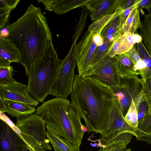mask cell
<instances>
[{"label":"cell","mask_w":151,"mask_h":151,"mask_svg":"<svg viewBox=\"0 0 151 151\" xmlns=\"http://www.w3.org/2000/svg\"><path fill=\"white\" fill-rule=\"evenodd\" d=\"M5 27L7 37L19 51L20 63L28 76L52 43L46 18L40 8L31 4L22 16Z\"/></svg>","instance_id":"obj_1"},{"label":"cell","mask_w":151,"mask_h":151,"mask_svg":"<svg viewBox=\"0 0 151 151\" xmlns=\"http://www.w3.org/2000/svg\"><path fill=\"white\" fill-rule=\"evenodd\" d=\"M70 95V105L83 119L88 131L100 133L114 98L109 87L94 78L78 74Z\"/></svg>","instance_id":"obj_2"},{"label":"cell","mask_w":151,"mask_h":151,"mask_svg":"<svg viewBox=\"0 0 151 151\" xmlns=\"http://www.w3.org/2000/svg\"><path fill=\"white\" fill-rule=\"evenodd\" d=\"M70 104L67 99L56 97L38 107L36 114L60 137L79 147L88 130L82 124V118Z\"/></svg>","instance_id":"obj_3"},{"label":"cell","mask_w":151,"mask_h":151,"mask_svg":"<svg viewBox=\"0 0 151 151\" xmlns=\"http://www.w3.org/2000/svg\"><path fill=\"white\" fill-rule=\"evenodd\" d=\"M61 60L58 58L52 43L45 55L28 76V92L39 103H43L47 96L49 95Z\"/></svg>","instance_id":"obj_4"},{"label":"cell","mask_w":151,"mask_h":151,"mask_svg":"<svg viewBox=\"0 0 151 151\" xmlns=\"http://www.w3.org/2000/svg\"><path fill=\"white\" fill-rule=\"evenodd\" d=\"M15 125L21 137L34 151L52 149L46 135V124L36 113L17 120Z\"/></svg>","instance_id":"obj_5"},{"label":"cell","mask_w":151,"mask_h":151,"mask_svg":"<svg viewBox=\"0 0 151 151\" xmlns=\"http://www.w3.org/2000/svg\"><path fill=\"white\" fill-rule=\"evenodd\" d=\"M76 43L72 44L67 55L61 60L57 76L50 88L49 95L56 97L67 99L71 94L76 77Z\"/></svg>","instance_id":"obj_6"},{"label":"cell","mask_w":151,"mask_h":151,"mask_svg":"<svg viewBox=\"0 0 151 151\" xmlns=\"http://www.w3.org/2000/svg\"><path fill=\"white\" fill-rule=\"evenodd\" d=\"M109 88L124 117L132 99L142 91V83L135 75L121 77L119 85Z\"/></svg>","instance_id":"obj_7"},{"label":"cell","mask_w":151,"mask_h":151,"mask_svg":"<svg viewBox=\"0 0 151 151\" xmlns=\"http://www.w3.org/2000/svg\"><path fill=\"white\" fill-rule=\"evenodd\" d=\"M82 76L94 78L109 87L119 85L121 78L113 58L108 55L99 60Z\"/></svg>","instance_id":"obj_8"},{"label":"cell","mask_w":151,"mask_h":151,"mask_svg":"<svg viewBox=\"0 0 151 151\" xmlns=\"http://www.w3.org/2000/svg\"><path fill=\"white\" fill-rule=\"evenodd\" d=\"M94 33L87 30L76 45L75 58L80 76L89 68L97 47L93 39Z\"/></svg>","instance_id":"obj_9"},{"label":"cell","mask_w":151,"mask_h":151,"mask_svg":"<svg viewBox=\"0 0 151 151\" xmlns=\"http://www.w3.org/2000/svg\"><path fill=\"white\" fill-rule=\"evenodd\" d=\"M0 98L23 103L35 107L39 102L29 93L27 86L14 80L5 85H0Z\"/></svg>","instance_id":"obj_10"},{"label":"cell","mask_w":151,"mask_h":151,"mask_svg":"<svg viewBox=\"0 0 151 151\" xmlns=\"http://www.w3.org/2000/svg\"><path fill=\"white\" fill-rule=\"evenodd\" d=\"M28 145L6 122L0 120V151H24Z\"/></svg>","instance_id":"obj_11"},{"label":"cell","mask_w":151,"mask_h":151,"mask_svg":"<svg viewBox=\"0 0 151 151\" xmlns=\"http://www.w3.org/2000/svg\"><path fill=\"white\" fill-rule=\"evenodd\" d=\"M119 0H90L85 5L94 22L114 13L119 8Z\"/></svg>","instance_id":"obj_12"},{"label":"cell","mask_w":151,"mask_h":151,"mask_svg":"<svg viewBox=\"0 0 151 151\" xmlns=\"http://www.w3.org/2000/svg\"><path fill=\"white\" fill-rule=\"evenodd\" d=\"M104 127L109 129H119L123 132H130L136 136L135 132L137 128L132 127L126 122L114 97L107 120Z\"/></svg>","instance_id":"obj_13"},{"label":"cell","mask_w":151,"mask_h":151,"mask_svg":"<svg viewBox=\"0 0 151 151\" xmlns=\"http://www.w3.org/2000/svg\"><path fill=\"white\" fill-rule=\"evenodd\" d=\"M90 0H40L45 9L54 12L58 15L64 14L75 8L85 6Z\"/></svg>","instance_id":"obj_14"},{"label":"cell","mask_w":151,"mask_h":151,"mask_svg":"<svg viewBox=\"0 0 151 151\" xmlns=\"http://www.w3.org/2000/svg\"><path fill=\"white\" fill-rule=\"evenodd\" d=\"M18 49L8 37H0V67H7L11 63H20Z\"/></svg>","instance_id":"obj_15"},{"label":"cell","mask_w":151,"mask_h":151,"mask_svg":"<svg viewBox=\"0 0 151 151\" xmlns=\"http://www.w3.org/2000/svg\"><path fill=\"white\" fill-rule=\"evenodd\" d=\"M6 106L5 112L17 120L34 114L36 111L35 106L8 99L3 100Z\"/></svg>","instance_id":"obj_16"},{"label":"cell","mask_w":151,"mask_h":151,"mask_svg":"<svg viewBox=\"0 0 151 151\" xmlns=\"http://www.w3.org/2000/svg\"><path fill=\"white\" fill-rule=\"evenodd\" d=\"M133 34L127 32L120 35L114 42L108 55L113 58L129 51L135 44L133 38Z\"/></svg>","instance_id":"obj_17"},{"label":"cell","mask_w":151,"mask_h":151,"mask_svg":"<svg viewBox=\"0 0 151 151\" xmlns=\"http://www.w3.org/2000/svg\"><path fill=\"white\" fill-rule=\"evenodd\" d=\"M46 135L55 151H80L79 147L69 143L47 125Z\"/></svg>","instance_id":"obj_18"},{"label":"cell","mask_w":151,"mask_h":151,"mask_svg":"<svg viewBox=\"0 0 151 151\" xmlns=\"http://www.w3.org/2000/svg\"><path fill=\"white\" fill-rule=\"evenodd\" d=\"M113 58L121 77L137 75L133 64L125 53L117 55Z\"/></svg>","instance_id":"obj_19"},{"label":"cell","mask_w":151,"mask_h":151,"mask_svg":"<svg viewBox=\"0 0 151 151\" xmlns=\"http://www.w3.org/2000/svg\"><path fill=\"white\" fill-rule=\"evenodd\" d=\"M142 14L144 17L141 21L139 34L144 47L151 58V12Z\"/></svg>","instance_id":"obj_20"},{"label":"cell","mask_w":151,"mask_h":151,"mask_svg":"<svg viewBox=\"0 0 151 151\" xmlns=\"http://www.w3.org/2000/svg\"><path fill=\"white\" fill-rule=\"evenodd\" d=\"M121 34L119 16L108 23L100 33L104 41L111 42H114Z\"/></svg>","instance_id":"obj_21"},{"label":"cell","mask_w":151,"mask_h":151,"mask_svg":"<svg viewBox=\"0 0 151 151\" xmlns=\"http://www.w3.org/2000/svg\"><path fill=\"white\" fill-rule=\"evenodd\" d=\"M138 3L134 8L127 19L122 30V34L127 32L134 34L138 29L140 28L141 21L139 16L140 12L137 10Z\"/></svg>","instance_id":"obj_22"},{"label":"cell","mask_w":151,"mask_h":151,"mask_svg":"<svg viewBox=\"0 0 151 151\" xmlns=\"http://www.w3.org/2000/svg\"><path fill=\"white\" fill-rule=\"evenodd\" d=\"M123 11L119 8L113 14L106 16L93 22L89 25L87 30L100 34L104 27L111 21L119 16Z\"/></svg>","instance_id":"obj_23"},{"label":"cell","mask_w":151,"mask_h":151,"mask_svg":"<svg viewBox=\"0 0 151 151\" xmlns=\"http://www.w3.org/2000/svg\"><path fill=\"white\" fill-rule=\"evenodd\" d=\"M81 7L80 18L76 26V32L73 36L72 43H76L77 41L83 33L86 27L87 19L90 12L85 6Z\"/></svg>","instance_id":"obj_24"},{"label":"cell","mask_w":151,"mask_h":151,"mask_svg":"<svg viewBox=\"0 0 151 151\" xmlns=\"http://www.w3.org/2000/svg\"><path fill=\"white\" fill-rule=\"evenodd\" d=\"M114 42L105 41L102 45L97 47L90 65L86 71L90 69L100 59L108 55Z\"/></svg>","instance_id":"obj_25"},{"label":"cell","mask_w":151,"mask_h":151,"mask_svg":"<svg viewBox=\"0 0 151 151\" xmlns=\"http://www.w3.org/2000/svg\"><path fill=\"white\" fill-rule=\"evenodd\" d=\"M132 100L138 111V122L141 121L149 111V107L142 90Z\"/></svg>","instance_id":"obj_26"},{"label":"cell","mask_w":151,"mask_h":151,"mask_svg":"<svg viewBox=\"0 0 151 151\" xmlns=\"http://www.w3.org/2000/svg\"><path fill=\"white\" fill-rule=\"evenodd\" d=\"M137 44V49L145 65L144 75L143 78L141 79V81H143L151 73V58L145 48L142 42Z\"/></svg>","instance_id":"obj_27"},{"label":"cell","mask_w":151,"mask_h":151,"mask_svg":"<svg viewBox=\"0 0 151 151\" xmlns=\"http://www.w3.org/2000/svg\"><path fill=\"white\" fill-rule=\"evenodd\" d=\"M124 117L126 122L130 126L135 128H137L138 111L135 104L133 100Z\"/></svg>","instance_id":"obj_28"},{"label":"cell","mask_w":151,"mask_h":151,"mask_svg":"<svg viewBox=\"0 0 151 151\" xmlns=\"http://www.w3.org/2000/svg\"><path fill=\"white\" fill-rule=\"evenodd\" d=\"M13 68L11 66L0 67V85H5L13 81Z\"/></svg>","instance_id":"obj_29"},{"label":"cell","mask_w":151,"mask_h":151,"mask_svg":"<svg viewBox=\"0 0 151 151\" xmlns=\"http://www.w3.org/2000/svg\"><path fill=\"white\" fill-rule=\"evenodd\" d=\"M142 82V90L149 107V111L147 114L151 112V73L144 81Z\"/></svg>","instance_id":"obj_30"},{"label":"cell","mask_w":151,"mask_h":151,"mask_svg":"<svg viewBox=\"0 0 151 151\" xmlns=\"http://www.w3.org/2000/svg\"><path fill=\"white\" fill-rule=\"evenodd\" d=\"M137 128L147 133L151 134V112L146 114L138 122Z\"/></svg>","instance_id":"obj_31"},{"label":"cell","mask_w":151,"mask_h":151,"mask_svg":"<svg viewBox=\"0 0 151 151\" xmlns=\"http://www.w3.org/2000/svg\"><path fill=\"white\" fill-rule=\"evenodd\" d=\"M127 145L123 142L115 143L100 147L97 151H124L127 149Z\"/></svg>","instance_id":"obj_32"},{"label":"cell","mask_w":151,"mask_h":151,"mask_svg":"<svg viewBox=\"0 0 151 151\" xmlns=\"http://www.w3.org/2000/svg\"><path fill=\"white\" fill-rule=\"evenodd\" d=\"M11 10L8 8L0 7V29L5 27Z\"/></svg>","instance_id":"obj_33"},{"label":"cell","mask_w":151,"mask_h":151,"mask_svg":"<svg viewBox=\"0 0 151 151\" xmlns=\"http://www.w3.org/2000/svg\"><path fill=\"white\" fill-rule=\"evenodd\" d=\"M138 2L133 6L126 9L123 10L122 13L119 15L120 27L122 34V30L127 19L132 11Z\"/></svg>","instance_id":"obj_34"},{"label":"cell","mask_w":151,"mask_h":151,"mask_svg":"<svg viewBox=\"0 0 151 151\" xmlns=\"http://www.w3.org/2000/svg\"><path fill=\"white\" fill-rule=\"evenodd\" d=\"M20 1L19 0H0V7H5L12 11L16 8Z\"/></svg>","instance_id":"obj_35"},{"label":"cell","mask_w":151,"mask_h":151,"mask_svg":"<svg viewBox=\"0 0 151 151\" xmlns=\"http://www.w3.org/2000/svg\"><path fill=\"white\" fill-rule=\"evenodd\" d=\"M139 0H119V8L124 10L133 6Z\"/></svg>","instance_id":"obj_36"},{"label":"cell","mask_w":151,"mask_h":151,"mask_svg":"<svg viewBox=\"0 0 151 151\" xmlns=\"http://www.w3.org/2000/svg\"><path fill=\"white\" fill-rule=\"evenodd\" d=\"M146 9L149 13L151 9V0H139L137 4V10L140 12L142 9Z\"/></svg>","instance_id":"obj_37"},{"label":"cell","mask_w":151,"mask_h":151,"mask_svg":"<svg viewBox=\"0 0 151 151\" xmlns=\"http://www.w3.org/2000/svg\"><path fill=\"white\" fill-rule=\"evenodd\" d=\"M93 39L97 46L101 45L104 43L103 39L100 34L94 33L93 36Z\"/></svg>","instance_id":"obj_38"},{"label":"cell","mask_w":151,"mask_h":151,"mask_svg":"<svg viewBox=\"0 0 151 151\" xmlns=\"http://www.w3.org/2000/svg\"><path fill=\"white\" fill-rule=\"evenodd\" d=\"M133 38L135 44L140 43L142 42V37L138 33H135L133 34Z\"/></svg>","instance_id":"obj_39"},{"label":"cell","mask_w":151,"mask_h":151,"mask_svg":"<svg viewBox=\"0 0 151 151\" xmlns=\"http://www.w3.org/2000/svg\"><path fill=\"white\" fill-rule=\"evenodd\" d=\"M0 37H7L8 32L6 27L0 29Z\"/></svg>","instance_id":"obj_40"},{"label":"cell","mask_w":151,"mask_h":151,"mask_svg":"<svg viewBox=\"0 0 151 151\" xmlns=\"http://www.w3.org/2000/svg\"><path fill=\"white\" fill-rule=\"evenodd\" d=\"M6 106L4 101L0 98V111L1 113L5 112Z\"/></svg>","instance_id":"obj_41"},{"label":"cell","mask_w":151,"mask_h":151,"mask_svg":"<svg viewBox=\"0 0 151 151\" xmlns=\"http://www.w3.org/2000/svg\"><path fill=\"white\" fill-rule=\"evenodd\" d=\"M24 151H34L32 148H31L28 145L26 146L24 149Z\"/></svg>","instance_id":"obj_42"},{"label":"cell","mask_w":151,"mask_h":151,"mask_svg":"<svg viewBox=\"0 0 151 151\" xmlns=\"http://www.w3.org/2000/svg\"><path fill=\"white\" fill-rule=\"evenodd\" d=\"M131 149H127L126 150H125L124 151H131Z\"/></svg>","instance_id":"obj_43"}]
</instances>
